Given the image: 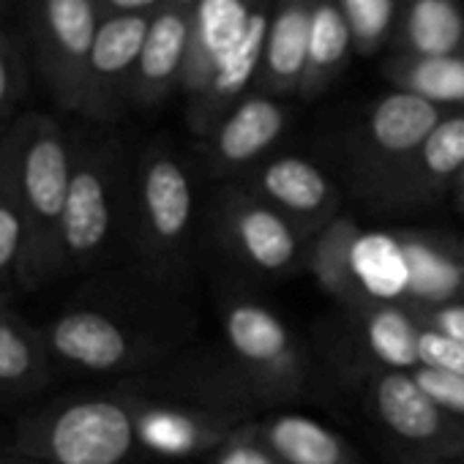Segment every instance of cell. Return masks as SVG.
Masks as SVG:
<instances>
[{
    "label": "cell",
    "mask_w": 464,
    "mask_h": 464,
    "mask_svg": "<svg viewBox=\"0 0 464 464\" xmlns=\"http://www.w3.org/2000/svg\"><path fill=\"white\" fill-rule=\"evenodd\" d=\"M134 407L121 385L44 401L17 420L14 453L34 464H126L140 453Z\"/></svg>",
    "instance_id": "cell-1"
},
{
    "label": "cell",
    "mask_w": 464,
    "mask_h": 464,
    "mask_svg": "<svg viewBox=\"0 0 464 464\" xmlns=\"http://www.w3.org/2000/svg\"><path fill=\"white\" fill-rule=\"evenodd\" d=\"M6 140L28 227L23 290H42L61 279L58 244L74 169V142L44 115L23 121Z\"/></svg>",
    "instance_id": "cell-2"
},
{
    "label": "cell",
    "mask_w": 464,
    "mask_h": 464,
    "mask_svg": "<svg viewBox=\"0 0 464 464\" xmlns=\"http://www.w3.org/2000/svg\"><path fill=\"white\" fill-rule=\"evenodd\" d=\"M197 194L186 161L150 145L129 191V232L142 271L161 285H183L191 268Z\"/></svg>",
    "instance_id": "cell-3"
},
{
    "label": "cell",
    "mask_w": 464,
    "mask_h": 464,
    "mask_svg": "<svg viewBox=\"0 0 464 464\" xmlns=\"http://www.w3.org/2000/svg\"><path fill=\"white\" fill-rule=\"evenodd\" d=\"M129 221L121 148L112 140L74 142V169L61 221V276L96 268Z\"/></svg>",
    "instance_id": "cell-4"
},
{
    "label": "cell",
    "mask_w": 464,
    "mask_h": 464,
    "mask_svg": "<svg viewBox=\"0 0 464 464\" xmlns=\"http://www.w3.org/2000/svg\"><path fill=\"white\" fill-rule=\"evenodd\" d=\"M42 336L53 369L82 377L137 374L167 355V347L148 331L91 304L66 306L42 328Z\"/></svg>",
    "instance_id": "cell-5"
},
{
    "label": "cell",
    "mask_w": 464,
    "mask_h": 464,
    "mask_svg": "<svg viewBox=\"0 0 464 464\" xmlns=\"http://www.w3.org/2000/svg\"><path fill=\"white\" fill-rule=\"evenodd\" d=\"M450 110L404 91L380 96L366 110L353 137L350 169L358 194L369 202L385 205L429 131Z\"/></svg>",
    "instance_id": "cell-6"
},
{
    "label": "cell",
    "mask_w": 464,
    "mask_h": 464,
    "mask_svg": "<svg viewBox=\"0 0 464 464\" xmlns=\"http://www.w3.org/2000/svg\"><path fill=\"white\" fill-rule=\"evenodd\" d=\"M221 334L257 401L282 404L304 393L306 363L301 347L274 309L252 298H232L221 309Z\"/></svg>",
    "instance_id": "cell-7"
},
{
    "label": "cell",
    "mask_w": 464,
    "mask_h": 464,
    "mask_svg": "<svg viewBox=\"0 0 464 464\" xmlns=\"http://www.w3.org/2000/svg\"><path fill=\"white\" fill-rule=\"evenodd\" d=\"M216 227L229 255L255 274L285 279L309 268L312 244L244 183H227L216 197Z\"/></svg>",
    "instance_id": "cell-8"
},
{
    "label": "cell",
    "mask_w": 464,
    "mask_h": 464,
    "mask_svg": "<svg viewBox=\"0 0 464 464\" xmlns=\"http://www.w3.org/2000/svg\"><path fill=\"white\" fill-rule=\"evenodd\" d=\"M366 404L377 423L423 461L464 459V420L434 404L410 372L377 366L366 377Z\"/></svg>",
    "instance_id": "cell-9"
},
{
    "label": "cell",
    "mask_w": 464,
    "mask_h": 464,
    "mask_svg": "<svg viewBox=\"0 0 464 464\" xmlns=\"http://www.w3.org/2000/svg\"><path fill=\"white\" fill-rule=\"evenodd\" d=\"M241 183L276 208L309 244H314L339 218V188L306 156H268L249 169Z\"/></svg>",
    "instance_id": "cell-10"
},
{
    "label": "cell",
    "mask_w": 464,
    "mask_h": 464,
    "mask_svg": "<svg viewBox=\"0 0 464 464\" xmlns=\"http://www.w3.org/2000/svg\"><path fill=\"white\" fill-rule=\"evenodd\" d=\"M134 401L140 450L159 459L180 461L208 453L213 456L232 431L249 420V412L244 410H221L145 396H134Z\"/></svg>",
    "instance_id": "cell-11"
},
{
    "label": "cell",
    "mask_w": 464,
    "mask_h": 464,
    "mask_svg": "<svg viewBox=\"0 0 464 464\" xmlns=\"http://www.w3.org/2000/svg\"><path fill=\"white\" fill-rule=\"evenodd\" d=\"M153 14H104L91 61L80 112L112 121L131 102V82Z\"/></svg>",
    "instance_id": "cell-12"
},
{
    "label": "cell",
    "mask_w": 464,
    "mask_h": 464,
    "mask_svg": "<svg viewBox=\"0 0 464 464\" xmlns=\"http://www.w3.org/2000/svg\"><path fill=\"white\" fill-rule=\"evenodd\" d=\"M290 126V110L282 99L266 93H249L232 107L218 126L202 140L205 167L213 178L246 175L285 137Z\"/></svg>",
    "instance_id": "cell-13"
},
{
    "label": "cell",
    "mask_w": 464,
    "mask_h": 464,
    "mask_svg": "<svg viewBox=\"0 0 464 464\" xmlns=\"http://www.w3.org/2000/svg\"><path fill=\"white\" fill-rule=\"evenodd\" d=\"M276 0H199L191 9V42L180 91L197 96L210 74L249 34L271 23Z\"/></svg>",
    "instance_id": "cell-14"
},
{
    "label": "cell",
    "mask_w": 464,
    "mask_h": 464,
    "mask_svg": "<svg viewBox=\"0 0 464 464\" xmlns=\"http://www.w3.org/2000/svg\"><path fill=\"white\" fill-rule=\"evenodd\" d=\"M104 12L99 0H42L47 74L58 102L80 112L88 61Z\"/></svg>",
    "instance_id": "cell-15"
},
{
    "label": "cell",
    "mask_w": 464,
    "mask_h": 464,
    "mask_svg": "<svg viewBox=\"0 0 464 464\" xmlns=\"http://www.w3.org/2000/svg\"><path fill=\"white\" fill-rule=\"evenodd\" d=\"M407 268L404 306H437L464 301V246L440 232H393Z\"/></svg>",
    "instance_id": "cell-16"
},
{
    "label": "cell",
    "mask_w": 464,
    "mask_h": 464,
    "mask_svg": "<svg viewBox=\"0 0 464 464\" xmlns=\"http://www.w3.org/2000/svg\"><path fill=\"white\" fill-rule=\"evenodd\" d=\"M191 42V9L167 4L153 12L131 82V104L156 107L183 85Z\"/></svg>",
    "instance_id": "cell-17"
},
{
    "label": "cell",
    "mask_w": 464,
    "mask_h": 464,
    "mask_svg": "<svg viewBox=\"0 0 464 464\" xmlns=\"http://www.w3.org/2000/svg\"><path fill=\"white\" fill-rule=\"evenodd\" d=\"M464 175V107L450 110L423 140L385 205H429L456 191Z\"/></svg>",
    "instance_id": "cell-18"
},
{
    "label": "cell",
    "mask_w": 464,
    "mask_h": 464,
    "mask_svg": "<svg viewBox=\"0 0 464 464\" xmlns=\"http://www.w3.org/2000/svg\"><path fill=\"white\" fill-rule=\"evenodd\" d=\"M314 6H317V0H276L274 4L266 53H263L257 82H255L257 93H266L282 102L290 96H298L304 69H306Z\"/></svg>",
    "instance_id": "cell-19"
},
{
    "label": "cell",
    "mask_w": 464,
    "mask_h": 464,
    "mask_svg": "<svg viewBox=\"0 0 464 464\" xmlns=\"http://www.w3.org/2000/svg\"><path fill=\"white\" fill-rule=\"evenodd\" d=\"M344 312L353 317L363 347L382 369L412 372L418 366L420 323L404 304L366 295L344 306Z\"/></svg>",
    "instance_id": "cell-20"
},
{
    "label": "cell",
    "mask_w": 464,
    "mask_h": 464,
    "mask_svg": "<svg viewBox=\"0 0 464 464\" xmlns=\"http://www.w3.org/2000/svg\"><path fill=\"white\" fill-rule=\"evenodd\" d=\"M257 437L279 464H361L355 448L314 418L282 412L257 420Z\"/></svg>",
    "instance_id": "cell-21"
},
{
    "label": "cell",
    "mask_w": 464,
    "mask_h": 464,
    "mask_svg": "<svg viewBox=\"0 0 464 464\" xmlns=\"http://www.w3.org/2000/svg\"><path fill=\"white\" fill-rule=\"evenodd\" d=\"M53 374L42 328H34L12 309L0 312V404L39 393Z\"/></svg>",
    "instance_id": "cell-22"
},
{
    "label": "cell",
    "mask_w": 464,
    "mask_h": 464,
    "mask_svg": "<svg viewBox=\"0 0 464 464\" xmlns=\"http://www.w3.org/2000/svg\"><path fill=\"white\" fill-rule=\"evenodd\" d=\"M353 50V34L342 9V0H317L298 96L304 102L323 96L347 69Z\"/></svg>",
    "instance_id": "cell-23"
},
{
    "label": "cell",
    "mask_w": 464,
    "mask_h": 464,
    "mask_svg": "<svg viewBox=\"0 0 464 464\" xmlns=\"http://www.w3.org/2000/svg\"><path fill=\"white\" fill-rule=\"evenodd\" d=\"M399 53L415 58L464 55V12L456 0H410L399 28Z\"/></svg>",
    "instance_id": "cell-24"
},
{
    "label": "cell",
    "mask_w": 464,
    "mask_h": 464,
    "mask_svg": "<svg viewBox=\"0 0 464 464\" xmlns=\"http://www.w3.org/2000/svg\"><path fill=\"white\" fill-rule=\"evenodd\" d=\"M385 77L393 91L412 93L442 110L464 107V55L445 58H415L396 53L385 63Z\"/></svg>",
    "instance_id": "cell-25"
},
{
    "label": "cell",
    "mask_w": 464,
    "mask_h": 464,
    "mask_svg": "<svg viewBox=\"0 0 464 464\" xmlns=\"http://www.w3.org/2000/svg\"><path fill=\"white\" fill-rule=\"evenodd\" d=\"M28 246V227L12 169L9 140H0V287L23 290V266Z\"/></svg>",
    "instance_id": "cell-26"
},
{
    "label": "cell",
    "mask_w": 464,
    "mask_h": 464,
    "mask_svg": "<svg viewBox=\"0 0 464 464\" xmlns=\"http://www.w3.org/2000/svg\"><path fill=\"white\" fill-rule=\"evenodd\" d=\"M358 55H374L385 47L396 25V0H342Z\"/></svg>",
    "instance_id": "cell-27"
},
{
    "label": "cell",
    "mask_w": 464,
    "mask_h": 464,
    "mask_svg": "<svg viewBox=\"0 0 464 464\" xmlns=\"http://www.w3.org/2000/svg\"><path fill=\"white\" fill-rule=\"evenodd\" d=\"M410 374L434 404H440L453 418L464 420V374L437 372V369H426V366H415Z\"/></svg>",
    "instance_id": "cell-28"
},
{
    "label": "cell",
    "mask_w": 464,
    "mask_h": 464,
    "mask_svg": "<svg viewBox=\"0 0 464 464\" xmlns=\"http://www.w3.org/2000/svg\"><path fill=\"white\" fill-rule=\"evenodd\" d=\"M210 464H279L257 437V420H246L210 456Z\"/></svg>",
    "instance_id": "cell-29"
},
{
    "label": "cell",
    "mask_w": 464,
    "mask_h": 464,
    "mask_svg": "<svg viewBox=\"0 0 464 464\" xmlns=\"http://www.w3.org/2000/svg\"><path fill=\"white\" fill-rule=\"evenodd\" d=\"M418 366L464 374V344L456 339L420 325L418 331Z\"/></svg>",
    "instance_id": "cell-30"
},
{
    "label": "cell",
    "mask_w": 464,
    "mask_h": 464,
    "mask_svg": "<svg viewBox=\"0 0 464 464\" xmlns=\"http://www.w3.org/2000/svg\"><path fill=\"white\" fill-rule=\"evenodd\" d=\"M415 320L431 331H440L459 344H464V301L437 304V306H407Z\"/></svg>",
    "instance_id": "cell-31"
},
{
    "label": "cell",
    "mask_w": 464,
    "mask_h": 464,
    "mask_svg": "<svg viewBox=\"0 0 464 464\" xmlns=\"http://www.w3.org/2000/svg\"><path fill=\"white\" fill-rule=\"evenodd\" d=\"M167 0H99L104 14H153Z\"/></svg>",
    "instance_id": "cell-32"
},
{
    "label": "cell",
    "mask_w": 464,
    "mask_h": 464,
    "mask_svg": "<svg viewBox=\"0 0 464 464\" xmlns=\"http://www.w3.org/2000/svg\"><path fill=\"white\" fill-rule=\"evenodd\" d=\"M14 99V61L12 50L0 44V115L9 110Z\"/></svg>",
    "instance_id": "cell-33"
},
{
    "label": "cell",
    "mask_w": 464,
    "mask_h": 464,
    "mask_svg": "<svg viewBox=\"0 0 464 464\" xmlns=\"http://www.w3.org/2000/svg\"><path fill=\"white\" fill-rule=\"evenodd\" d=\"M0 464H34V461H28V459H23V456H17V453H0Z\"/></svg>",
    "instance_id": "cell-34"
},
{
    "label": "cell",
    "mask_w": 464,
    "mask_h": 464,
    "mask_svg": "<svg viewBox=\"0 0 464 464\" xmlns=\"http://www.w3.org/2000/svg\"><path fill=\"white\" fill-rule=\"evenodd\" d=\"M453 199H456V208H459V210L464 213V180H461V183L456 186V191H453Z\"/></svg>",
    "instance_id": "cell-35"
},
{
    "label": "cell",
    "mask_w": 464,
    "mask_h": 464,
    "mask_svg": "<svg viewBox=\"0 0 464 464\" xmlns=\"http://www.w3.org/2000/svg\"><path fill=\"white\" fill-rule=\"evenodd\" d=\"M9 298H12V290L0 287V312H9Z\"/></svg>",
    "instance_id": "cell-36"
},
{
    "label": "cell",
    "mask_w": 464,
    "mask_h": 464,
    "mask_svg": "<svg viewBox=\"0 0 464 464\" xmlns=\"http://www.w3.org/2000/svg\"><path fill=\"white\" fill-rule=\"evenodd\" d=\"M169 4H178V6H183V9H194L199 0H169Z\"/></svg>",
    "instance_id": "cell-37"
},
{
    "label": "cell",
    "mask_w": 464,
    "mask_h": 464,
    "mask_svg": "<svg viewBox=\"0 0 464 464\" xmlns=\"http://www.w3.org/2000/svg\"><path fill=\"white\" fill-rule=\"evenodd\" d=\"M461 180H464V175H461ZM461 180H459V183H461Z\"/></svg>",
    "instance_id": "cell-38"
}]
</instances>
